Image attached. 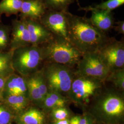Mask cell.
<instances>
[{
    "label": "cell",
    "instance_id": "7c38bea8",
    "mask_svg": "<svg viewBox=\"0 0 124 124\" xmlns=\"http://www.w3.org/2000/svg\"><path fill=\"white\" fill-rule=\"evenodd\" d=\"M47 9L41 0H23L20 13L23 18L40 20Z\"/></svg>",
    "mask_w": 124,
    "mask_h": 124
},
{
    "label": "cell",
    "instance_id": "cb8c5ba5",
    "mask_svg": "<svg viewBox=\"0 0 124 124\" xmlns=\"http://www.w3.org/2000/svg\"><path fill=\"white\" fill-rule=\"evenodd\" d=\"M18 77H14L8 81L7 87L10 95H15L18 85Z\"/></svg>",
    "mask_w": 124,
    "mask_h": 124
},
{
    "label": "cell",
    "instance_id": "7402d4cb",
    "mask_svg": "<svg viewBox=\"0 0 124 124\" xmlns=\"http://www.w3.org/2000/svg\"><path fill=\"white\" fill-rule=\"evenodd\" d=\"M53 117L56 121L67 119L69 113L64 107H59L54 108L52 110Z\"/></svg>",
    "mask_w": 124,
    "mask_h": 124
},
{
    "label": "cell",
    "instance_id": "d6986e66",
    "mask_svg": "<svg viewBox=\"0 0 124 124\" xmlns=\"http://www.w3.org/2000/svg\"><path fill=\"white\" fill-rule=\"evenodd\" d=\"M27 90L31 98L36 101H43V98L41 96L38 85L36 81L35 75L28 79L26 82Z\"/></svg>",
    "mask_w": 124,
    "mask_h": 124
},
{
    "label": "cell",
    "instance_id": "f1b7e54d",
    "mask_svg": "<svg viewBox=\"0 0 124 124\" xmlns=\"http://www.w3.org/2000/svg\"><path fill=\"white\" fill-rule=\"evenodd\" d=\"M54 124H70V123L69 120L67 119L65 120L56 121V122Z\"/></svg>",
    "mask_w": 124,
    "mask_h": 124
},
{
    "label": "cell",
    "instance_id": "44dd1931",
    "mask_svg": "<svg viewBox=\"0 0 124 124\" xmlns=\"http://www.w3.org/2000/svg\"><path fill=\"white\" fill-rule=\"evenodd\" d=\"M106 79L111 81L115 87L121 90L124 89V68L111 72Z\"/></svg>",
    "mask_w": 124,
    "mask_h": 124
},
{
    "label": "cell",
    "instance_id": "ffe728a7",
    "mask_svg": "<svg viewBox=\"0 0 124 124\" xmlns=\"http://www.w3.org/2000/svg\"><path fill=\"white\" fill-rule=\"evenodd\" d=\"M8 100L10 106L15 111H21L26 106L27 102L24 95H10Z\"/></svg>",
    "mask_w": 124,
    "mask_h": 124
},
{
    "label": "cell",
    "instance_id": "603a6c76",
    "mask_svg": "<svg viewBox=\"0 0 124 124\" xmlns=\"http://www.w3.org/2000/svg\"><path fill=\"white\" fill-rule=\"evenodd\" d=\"M11 119V115L9 111L0 106V124H9Z\"/></svg>",
    "mask_w": 124,
    "mask_h": 124
},
{
    "label": "cell",
    "instance_id": "5b68a950",
    "mask_svg": "<svg viewBox=\"0 0 124 124\" xmlns=\"http://www.w3.org/2000/svg\"><path fill=\"white\" fill-rule=\"evenodd\" d=\"M44 61L41 47L29 45L18 48L13 56V63L23 75H28L35 70Z\"/></svg>",
    "mask_w": 124,
    "mask_h": 124
},
{
    "label": "cell",
    "instance_id": "7a4b0ae2",
    "mask_svg": "<svg viewBox=\"0 0 124 124\" xmlns=\"http://www.w3.org/2000/svg\"><path fill=\"white\" fill-rule=\"evenodd\" d=\"M42 45L44 61L72 68L77 65L83 54L70 41L58 36Z\"/></svg>",
    "mask_w": 124,
    "mask_h": 124
},
{
    "label": "cell",
    "instance_id": "4fadbf2b",
    "mask_svg": "<svg viewBox=\"0 0 124 124\" xmlns=\"http://www.w3.org/2000/svg\"><path fill=\"white\" fill-rule=\"evenodd\" d=\"M12 43L16 48L31 45L30 35L24 18L14 23Z\"/></svg>",
    "mask_w": 124,
    "mask_h": 124
},
{
    "label": "cell",
    "instance_id": "277c9868",
    "mask_svg": "<svg viewBox=\"0 0 124 124\" xmlns=\"http://www.w3.org/2000/svg\"><path fill=\"white\" fill-rule=\"evenodd\" d=\"M93 111L100 120L108 124H115L124 114V101L116 93H106L95 105Z\"/></svg>",
    "mask_w": 124,
    "mask_h": 124
},
{
    "label": "cell",
    "instance_id": "30bf717a",
    "mask_svg": "<svg viewBox=\"0 0 124 124\" xmlns=\"http://www.w3.org/2000/svg\"><path fill=\"white\" fill-rule=\"evenodd\" d=\"M26 23L31 38V45L39 46L53 38V34L40 22L36 20L24 18Z\"/></svg>",
    "mask_w": 124,
    "mask_h": 124
},
{
    "label": "cell",
    "instance_id": "2e32d148",
    "mask_svg": "<svg viewBox=\"0 0 124 124\" xmlns=\"http://www.w3.org/2000/svg\"><path fill=\"white\" fill-rule=\"evenodd\" d=\"M23 0H2L0 2V14H16L20 12Z\"/></svg>",
    "mask_w": 124,
    "mask_h": 124
},
{
    "label": "cell",
    "instance_id": "3957f363",
    "mask_svg": "<svg viewBox=\"0 0 124 124\" xmlns=\"http://www.w3.org/2000/svg\"><path fill=\"white\" fill-rule=\"evenodd\" d=\"M42 73L49 91L60 94L69 93L75 75L72 68L46 62Z\"/></svg>",
    "mask_w": 124,
    "mask_h": 124
},
{
    "label": "cell",
    "instance_id": "d4e9b609",
    "mask_svg": "<svg viewBox=\"0 0 124 124\" xmlns=\"http://www.w3.org/2000/svg\"><path fill=\"white\" fill-rule=\"evenodd\" d=\"M116 26H114L115 31L118 32L119 34H124V21L123 20L119 21L115 23Z\"/></svg>",
    "mask_w": 124,
    "mask_h": 124
},
{
    "label": "cell",
    "instance_id": "ba28073f",
    "mask_svg": "<svg viewBox=\"0 0 124 124\" xmlns=\"http://www.w3.org/2000/svg\"><path fill=\"white\" fill-rule=\"evenodd\" d=\"M102 82L101 80L75 74L69 94L75 102H86L101 87Z\"/></svg>",
    "mask_w": 124,
    "mask_h": 124
},
{
    "label": "cell",
    "instance_id": "e0dca14e",
    "mask_svg": "<svg viewBox=\"0 0 124 124\" xmlns=\"http://www.w3.org/2000/svg\"><path fill=\"white\" fill-rule=\"evenodd\" d=\"M47 10L67 11L69 6L75 0H41Z\"/></svg>",
    "mask_w": 124,
    "mask_h": 124
},
{
    "label": "cell",
    "instance_id": "f546056e",
    "mask_svg": "<svg viewBox=\"0 0 124 124\" xmlns=\"http://www.w3.org/2000/svg\"><path fill=\"white\" fill-rule=\"evenodd\" d=\"M4 85V80L2 79L1 78H0V96H1L2 92L3 91Z\"/></svg>",
    "mask_w": 124,
    "mask_h": 124
},
{
    "label": "cell",
    "instance_id": "8992f818",
    "mask_svg": "<svg viewBox=\"0 0 124 124\" xmlns=\"http://www.w3.org/2000/svg\"><path fill=\"white\" fill-rule=\"evenodd\" d=\"M75 74L103 81L106 80L110 71L99 57L98 52L84 53L77 65Z\"/></svg>",
    "mask_w": 124,
    "mask_h": 124
},
{
    "label": "cell",
    "instance_id": "83f0119b",
    "mask_svg": "<svg viewBox=\"0 0 124 124\" xmlns=\"http://www.w3.org/2000/svg\"><path fill=\"white\" fill-rule=\"evenodd\" d=\"M8 57L0 53V63L8 62Z\"/></svg>",
    "mask_w": 124,
    "mask_h": 124
},
{
    "label": "cell",
    "instance_id": "9a60e30c",
    "mask_svg": "<svg viewBox=\"0 0 124 124\" xmlns=\"http://www.w3.org/2000/svg\"><path fill=\"white\" fill-rule=\"evenodd\" d=\"M20 120L23 124H43L44 115L40 111L31 109L21 116Z\"/></svg>",
    "mask_w": 124,
    "mask_h": 124
},
{
    "label": "cell",
    "instance_id": "52a82bcc",
    "mask_svg": "<svg viewBox=\"0 0 124 124\" xmlns=\"http://www.w3.org/2000/svg\"><path fill=\"white\" fill-rule=\"evenodd\" d=\"M99 57L111 72L124 68V43L109 38L98 52Z\"/></svg>",
    "mask_w": 124,
    "mask_h": 124
},
{
    "label": "cell",
    "instance_id": "4316f807",
    "mask_svg": "<svg viewBox=\"0 0 124 124\" xmlns=\"http://www.w3.org/2000/svg\"><path fill=\"white\" fill-rule=\"evenodd\" d=\"M80 118V116H78L73 117L70 121V124H79Z\"/></svg>",
    "mask_w": 124,
    "mask_h": 124
},
{
    "label": "cell",
    "instance_id": "5bb4252c",
    "mask_svg": "<svg viewBox=\"0 0 124 124\" xmlns=\"http://www.w3.org/2000/svg\"><path fill=\"white\" fill-rule=\"evenodd\" d=\"M45 107L47 109H52L64 107L66 100L60 93L49 91L43 100Z\"/></svg>",
    "mask_w": 124,
    "mask_h": 124
},
{
    "label": "cell",
    "instance_id": "6da1fadb",
    "mask_svg": "<svg viewBox=\"0 0 124 124\" xmlns=\"http://www.w3.org/2000/svg\"><path fill=\"white\" fill-rule=\"evenodd\" d=\"M70 41L83 53L97 52L109 39L95 26L90 19L67 12Z\"/></svg>",
    "mask_w": 124,
    "mask_h": 124
},
{
    "label": "cell",
    "instance_id": "4dcf8cb0",
    "mask_svg": "<svg viewBox=\"0 0 124 124\" xmlns=\"http://www.w3.org/2000/svg\"><path fill=\"white\" fill-rule=\"evenodd\" d=\"M8 64V62H4L0 63V73L3 70L6 68Z\"/></svg>",
    "mask_w": 124,
    "mask_h": 124
},
{
    "label": "cell",
    "instance_id": "8fae6325",
    "mask_svg": "<svg viewBox=\"0 0 124 124\" xmlns=\"http://www.w3.org/2000/svg\"><path fill=\"white\" fill-rule=\"evenodd\" d=\"M91 22L99 30L107 33L114 26L115 18L111 11L92 9Z\"/></svg>",
    "mask_w": 124,
    "mask_h": 124
},
{
    "label": "cell",
    "instance_id": "ac0fdd59",
    "mask_svg": "<svg viewBox=\"0 0 124 124\" xmlns=\"http://www.w3.org/2000/svg\"><path fill=\"white\" fill-rule=\"evenodd\" d=\"M124 0H108L99 4L89 6L86 8H80L81 10L89 11L92 9H98L111 11L124 4Z\"/></svg>",
    "mask_w": 124,
    "mask_h": 124
},
{
    "label": "cell",
    "instance_id": "484cf974",
    "mask_svg": "<svg viewBox=\"0 0 124 124\" xmlns=\"http://www.w3.org/2000/svg\"><path fill=\"white\" fill-rule=\"evenodd\" d=\"M79 124H92L90 120L87 116L80 117Z\"/></svg>",
    "mask_w": 124,
    "mask_h": 124
},
{
    "label": "cell",
    "instance_id": "9c48e42d",
    "mask_svg": "<svg viewBox=\"0 0 124 124\" xmlns=\"http://www.w3.org/2000/svg\"><path fill=\"white\" fill-rule=\"evenodd\" d=\"M67 11L47 10L40 18L41 23L54 36L61 37L69 41Z\"/></svg>",
    "mask_w": 124,
    "mask_h": 124
}]
</instances>
